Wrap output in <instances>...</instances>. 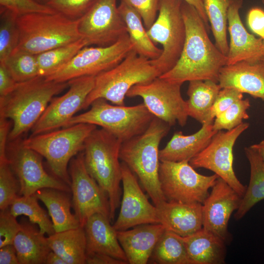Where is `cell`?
<instances>
[{
	"instance_id": "obj_41",
	"label": "cell",
	"mask_w": 264,
	"mask_h": 264,
	"mask_svg": "<svg viewBox=\"0 0 264 264\" xmlns=\"http://www.w3.org/2000/svg\"><path fill=\"white\" fill-rule=\"evenodd\" d=\"M0 8L8 10L18 16L32 13L57 12L46 4L36 0H0Z\"/></svg>"
},
{
	"instance_id": "obj_19",
	"label": "cell",
	"mask_w": 264,
	"mask_h": 264,
	"mask_svg": "<svg viewBox=\"0 0 264 264\" xmlns=\"http://www.w3.org/2000/svg\"><path fill=\"white\" fill-rule=\"evenodd\" d=\"M242 197L219 177L202 204V228L225 242L229 235L228 224L230 217L240 206Z\"/></svg>"
},
{
	"instance_id": "obj_44",
	"label": "cell",
	"mask_w": 264,
	"mask_h": 264,
	"mask_svg": "<svg viewBox=\"0 0 264 264\" xmlns=\"http://www.w3.org/2000/svg\"><path fill=\"white\" fill-rule=\"evenodd\" d=\"M242 99L243 93L240 91L233 88H221L211 109L207 122H213L217 116Z\"/></svg>"
},
{
	"instance_id": "obj_58",
	"label": "cell",
	"mask_w": 264,
	"mask_h": 264,
	"mask_svg": "<svg viewBox=\"0 0 264 264\" xmlns=\"http://www.w3.org/2000/svg\"><path fill=\"white\" fill-rule=\"evenodd\" d=\"M36 0L38 1V0Z\"/></svg>"
},
{
	"instance_id": "obj_9",
	"label": "cell",
	"mask_w": 264,
	"mask_h": 264,
	"mask_svg": "<svg viewBox=\"0 0 264 264\" xmlns=\"http://www.w3.org/2000/svg\"><path fill=\"white\" fill-rule=\"evenodd\" d=\"M182 0H160L158 14L147 33L162 52L151 62L161 75L176 65L182 51L186 37V27L181 12Z\"/></svg>"
},
{
	"instance_id": "obj_31",
	"label": "cell",
	"mask_w": 264,
	"mask_h": 264,
	"mask_svg": "<svg viewBox=\"0 0 264 264\" xmlns=\"http://www.w3.org/2000/svg\"><path fill=\"white\" fill-rule=\"evenodd\" d=\"M119 11L125 22L134 50L140 56L149 60L160 56L162 50L157 47L149 37L141 17L132 7L120 1Z\"/></svg>"
},
{
	"instance_id": "obj_43",
	"label": "cell",
	"mask_w": 264,
	"mask_h": 264,
	"mask_svg": "<svg viewBox=\"0 0 264 264\" xmlns=\"http://www.w3.org/2000/svg\"><path fill=\"white\" fill-rule=\"evenodd\" d=\"M134 10L141 17L147 30L157 18L160 0H120Z\"/></svg>"
},
{
	"instance_id": "obj_40",
	"label": "cell",
	"mask_w": 264,
	"mask_h": 264,
	"mask_svg": "<svg viewBox=\"0 0 264 264\" xmlns=\"http://www.w3.org/2000/svg\"><path fill=\"white\" fill-rule=\"evenodd\" d=\"M19 182L13 172L8 160L0 162V209L9 208L20 196Z\"/></svg>"
},
{
	"instance_id": "obj_22",
	"label": "cell",
	"mask_w": 264,
	"mask_h": 264,
	"mask_svg": "<svg viewBox=\"0 0 264 264\" xmlns=\"http://www.w3.org/2000/svg\"><path fill=\"white\" fill-rule=\"evenodd\" d=\"M165 230L161 223H150L139 225L131 230L116 231L128 264H147Z\"/></svg>"
},
{
	"instance_id": "obj_4",
	"label": "cell",
	"mask_w": 264,
	"mask_h": 264,
	"mask_svg": "<svg viewBox=\"0 0 264 264\" xmlns=\"http://www.w3.org/2000/svg\"><path fill=\"white\" fill-rule=\"evenodd\" d=\"M122 143L104 129L96 128L86 140L83 150L87 171L108 196L110 221L120 204L122 169L119 152Z\"/></svg>"
},
{
	"instance_id": "obj_55",
	"label": "cell",
	"mask_w": 264,
	"mask_h": 264,
	"mask_svg": "<svg viewBox=\"0 0 264 264\" xmlns=\"http://www.w3.org/2000/svg\"><path fill=\"white\" fill-rule=\"evenodd\" d=\"M262 2L263 3V4L264 5V0H262Z\"/></svg>"
},
{
	"instance_id": "obj_34",
	"label": "cell",
	"mask_w": 264,
	"mask_h": 264,
	"mask_svg": "<svg viewBox=\"0 0 264 264\" xmlns=\"http://www.w3.org/2000/svg\"><path fill=\"white\" fill-rule=\"evenodd\" d=\"M205 11L215 40V45L224 55H227L228 11L233 0H202Z\"/></svg>"
},
{
	"instance_id": "obj_10",
	"label": "cell",
	"mask_w": 264,
	"mask_h": 264,
	"mask_svg": "<svg viewBox=\"0 0 264 264\" xmlns=\"http://www.w3.org/2000/svg\"><path fill=\"white\" fill-rule=\"evenodd\" d=\"M219 176L198 173L187 160L161 161L159 178L167 201L203 204Z\"/></svg>"
},
{
	"instance_id": "obj_21",
	"label": "cell",
	"mask_w": 264,
	"mask_h": 264,
	"mask_svg": "<svg viewBox=\"0 0 264 264\" xmlns=\"http://www.w3.org/2000/svg\"><path fill=\"white\" fill-rule=\"evenodd\" d=\"M218 84L221 88H233L264 101V60L224 66L220 70Z\"/></svg>"
},
{
	"instance_id": "obj_17",
	"label": "cell",
	"mask_w": 264,
	"mask_h": 264,
	"mask_svg": "<svg viewBox=\"0 0 264 264\" xmlns=\"http://www.w3.org/2000/svg\"><path fill=\"white\" fill-rule=\"evenodd\" d=\"M69 89L64 95L53 97L31 130L32 135L66 127L75 113L82 110L93 89L95 76H85L68 81Z\"/></svg>"
},
{
	"instance_id": "obj_50",
	"label": "cell",
	"mask_w": 264,
	"mask_h": 264,
	"mask_svg": "<svg viewBox=\"0 0 264 264\" xmlns=\"http://www.w3.org/2000/svg\"><path fill=\"white\" fill-rule=\"evenodd\" d=\"M0 264H20L16 249L13 244L0 248Z\"/></svg>"
},
{
	"instance_id": "obj_16",
	"label": "cell",
	"mask_w": 264,
	"mask_h": 264,
	"mask_svg": "<svg viewBox=\"0 0 264 264\" xmlns=\"http://www.w3.org/2000/svg\"><path fill=\"white\" fill-rule=\"evenodd\" d=\"M78 30L88 46L110 45L127 34L117 0H95L79 18Z\"/></svg>"
},
{
	"instance_id": "obj_49",
	"label": "cell",
	"mask_w": 264,
	"mask_h": 264,
	"mask_svg": "<svg viewBox=\"0 0 264 264\" xmlns=\"http://www.w3.org/2000/svg\"><path fill=\"white\" fill-rule=\"evenodd\" d=\"M86 264H126L127 262L109 255L101 253L86 255Z\"/></svg>"
},
{
	"instance_id": "obj_1",
	"label": "cell",
	"mask_w": 264,
	"mask_h": 264,
	"mask_svg": "<svg viewBox=\"0 0 264 264\" xmlns=\"http://www.w3.org/2000/svg\"><path fill=\"white\" fill-rule=\"evenodd\" d=\"M181 12L186 27L182 51L173 68L160 77L182 84L196 80L218 83L220 70L226 65L227 56L210 40L206 25L193 5L182 0Z\"/></svg>"
},
{
	"instance_id": "obj_52",
	"label": "cell",
	"mask_w": 264,
	"mask_h": 264,
	"mask_svg": "<svg viewBox=\"0 0 264 264\" xmlns=\"http://www.w3.org/2000/svg\"><path fill=\"white\" fill-rule=\"evenodd\" d=\"M45 264H67L60 256L51 250L46 257Z\"/></svg>"
},
{
	"instance_id": "obj_13",
	"label": "cell",
	"mask_w": 264,
	"mask_h": 264,
	"mask_svg": "<svg viewBox=\"0 0 264 264\" xmlns=\"http://www.w3.org/2000/svg\"><path fill=\"white\" fill-rule=\"evenodd\" d=\"M249 126V123L242 122L231 130L217 132L207 146L189 161L194 168H202L214 172L242 197L246 187L234 172L233 150L237 139Z\"/></svg>"
},
{
	"instance_id": "obj_38",
	"label": "cell",
	"mask_w": 264,
	"mask_h": 264,
	"mask_svg": "<svg viewBox=\"0 0 264 264\" xmlns=\"http://www.w3.org/2000/svg\"><path fill=\"white\" fill-rule=\"evenodd\" d=\"M16 14L0 8V63L18 48L20 33Z\"/></svg>"
},
{
	"instance_id": "obj_11",
	"label": "cell",
	"mask_w": 264,
	"mask_h": 264,
	"mask_svg": "<svg viewBox=\"0 0 264 264\" xmlns=\"http://www.w3.org/2000/svg\"><path fill=\"white\" fill-rule=\"evenodd\" d=\"M134 48L127 34L106 46H86L47 80L65 82L82 76L96 75L119 64Z\"/></svg>"
},
{
	"instance_id": "obj_32",
	"label": "cell",
	"mask_w": 264,
	"mask_h": 264,
	"mask_svg": "<svg viewBox=\"0 0 264 264\" xmlns=\"http://www.w3.org/2000/svg\"><path fill=\"white\" fill-rule=\"evenodd\" d=\"M249 163L250 176L248 186L234 215L239 220L257 203L264 199V163L259 154L251 146L244 148Z\"/></svg>"
},
{
	"instance_id": "obj_14",
	"label": "cell",
	"mask_w": 264,
	"mask_h": 264,
	"mask_svg": "<svg viewBox=\"0 0 264 264\" xmlns=\"http://www.w3.org/2000/svg\"><path fill=\"white\" fill-rule=\"evenodd\" d=\"M68 172L71 180L72 206L80 225L84 227L88 219L96 214H102L110 220L108 196L87 171L83 152L71 160Z\"/></svg>"
},
{
	"instance_id": "obj_39",
	"label": "cell",
	"mask_w": 264,
	"mask_h": 264,
	"mask_svg": "<svg viewBox=\"0 0 264 264\" xmlns=\"http://www.w3.org/2000/svg\"><path fill=\"white\" fill-rule=\"evenodd\" d=\"M250 107L248 99L240 100L222 112L214 120L213 127L216 131L231 130L249 118L247 110Z\"/></svg>"
},
{
	"instance_id": "obj_37",
	"label": "cell",
	"mask_w": 264,
	"mask_h": 264,
	"mask_svg": "<svg viewBox=\"0 0 264 264\" xmlns=\"http://www.w3.org/2000/svg\"><path fill=\"white\" fill-rule=\"evenodd\" d=\"M4 64L17 83L23 82L39 76L37 55L16 49Z\"/></svg>"
},
{
	"instance_id": "obj_56",
	"label": "cell",
	"mask_w": 264,
	"mask_h": 264,
	"mask_svg": "<svg viewBox=\"0 0 264 264\" xmlns=\"http://www.w3.org/2000/svg\"><path fill=\"white\" fill-rule=\"evenodd\" d=\"M262 59H263L264 60V57L262 58Z\"/></svg>"
},
{
	"instance_id": "obj_6",
	"label": "cell",
	"mask_w": 264,
	"mask_h": 264,
	"mask_svg": "<svg viewBox=\"0 0 264 264\" xmlns=\"http://www.w3.org/2000/svg\"><path fill=\"white\" fill-rule=\"evenodd\" d=\"M79 19L74 20L56 12L32 13L18 16L20 40L17 48L38 55L82 38Z\"/></svg>"
},
{
	"instance_id": "obj_36",
	"label": "cell",
	"mask_w": 264,
	"mask_h": 264,
	"mask_svg": "<svg viewBox=\"0 0 264 264\" xmlns=\"http://www.w3.org/2000/svg\"><path fill=\"white\" fill-rule=\"evenodd\" d=\"M35 194L29 196H19L9 207L10 213L15 217L21 215L27 217L30 222L38 225L40 231L50 236L55 233L52 220L47 212L38 202Z\"/></svg>"
},
{
	"instance_id": "obj_29",
	"label": "cell",
	"mask_w": 264,
	"mask_h": 264,
	"mask_svg": "<svg viewBox=\"0 0 264 264\" xmlns=\"http://www.w3.org/2000/svg\"><path fill=\"white\" fill-rule=\"evenodd\" d=\"M52 251L67 264H85L87 240L84 227L55 233L47 238Z\"/></svg>"
},
{
	"instance_id": "obj_57",
	"label": "cell",
	"mask_w": 264,
	"mask_h": 264,
	"mask_svg": "<svg viewBox=\"0 0 264 264\" xmlns=\"http://www.w3.org/2000/svg\"><path fill=\"white\" fill-rule=\"evenodd\" d=\"M263 43H264V41H263Z\"/></svg>"
},
{
	"instance_id": "obj_3",
	"label": "cell",
	"mask_w": 264,
	"mask_h": 264,
	"mask_svg": "<svg viewBox=\"0 0 264 264\" xmlns=\"http://www.w3.org/2000/svg\"><path fill=\"white\" fill-rule=\"evenodd\" d=\"M170 128L154 117L143 132L123 142L120 149V159L139 178L156 207L166 201L159 178V147Z\"/></svg>"
},
{
	"instance_id": "obj_18",
	"label": "cell",
	"mask_w": 264,
	"mask_h": 264,
	"mask_svg": "<svg viewBox=\"0 0 264 264\" xmlns=\"http://www.w3.org/2000/svg\"><path fill=\"white\" fill-rule=\"evenodd\" d=\"M121 169L123 192L120 212L113 225L115 230H126L139 225L159 223L157 208L149 201L137 176L122 162Z\"/></svg>"
},
{
	"instance_id": "obj_46",
	"label": "cell",
	"mask_w": 264,
	"mask_h": 264,
	"mask_svg": "<svg viewBox=\"0 0 264 264\" xmlns=\"http://www.w3.org/2000/svg\"><path fill=\"white\" fill-rule=\"evenodd\" d=\"M247 22L252 31L264 41V10L255 7L247 15Z\"/></svg>"
},
{
	"instance_id": "obj_8",
	"label": "cell",
	"mask_w": 264,
	"mask_h": 264,
	"mask_svg": "<svg viewBox=\"0 0 264 264\" xmlns=\"http://www.w3.org/2000/svg\"><path fill=\"white\" fill-rule=\"evenodd\" d=\"M107 101L103 98L95 100L88 110L74 115L66 127L78 123L99 126L123 143L143 132L154 117L143 103L126 106Z\"/></svg>"
},
{
	"instance_id": "obj_20",
	"label": "cell",
	"mask_w": 264,
	"mask_h": 264,
	"mask_svg": "<svg viewBox=\"0 0 264 264\" xmlns=\"http://www.w3.org/2000/svg\"><path fill=\"white\" fill-rule=\"evenodd\" d=\"M242 0H233L228 11V31L230 36L226 65L242 61H255L264 57L263 40L248 32L240 18Z\"/></svg>"
},
{
	"instance_id": "obj_51",
	"label": "cell",
	"mask_w": 264,
	"mask_h": 264,
	"mask_svg": "<svg viewBox=\"0 0 264 264\" xmlns=\"http://www.w3.org/2000/svg\"><path fill=\"white\" fill-rule=\"evenodd\" d=\"M193 5L198 11L203 20L205 24L209 29L208 19L206 15L202 0H182Z\"/></svg>"
},
{
	"instance_id": "obj_35",
	"label": "cell",
	"mask_w": 264,
	"mask_h": 264,
	"mask_svg": "<svg viewBox=\"0 0 264 264\" xmlns=\"http://www.w3.org/2000/svg\"><path fill=\"white\" fill-rule=\"evenodd\" d=\"M87 42L83 38L37 55L39 76L47 77L68 63Z\"/></svg>"
},
{
	"instance_id": "obj_45",
	"label": "cell",
	"mask_w": 264,
	"mask_h": 264,
	"mask_svg": "<svg viewBox=\"0 0 264 264\" xmlns=\"http://www.w3.org/2000/svg\"><path fill=\"white\" fill-rule=\"evenodd\" d=\"M22 228L16 217L10 212L9 208L0 212V248L13 244L14 240Z\"/></svg>"
},
{
	"instance_id": "obj_12",
	"label": "cell",
	"mask_w": 264,
	"mask_h": 264,
	"mask_svg": "<svg viewBox=\"0 0 264 264\" xmlns=\"http://www.w3.org/2000/svg\"><path fill=\"white\" fill-rule=\"evenodd\" d=\"M181 85L159 76L148 83L133 86L126 96L140 97L155 117L171 127L176 123L182 127L186 124L189 116L187 102L181 94Z\"/></svg>"
},
{
	"instance_id": "obj_7",
	"label": "cell",
	"mask_w": 264,
	"mask_h": 264,
	"mask_svg": "<svg viewBox=\"0 0 264 264\" xmlns=\"http://www.w3.org/2000/svg\"><path fill=\"white\" fill-rule=\"evenodd\" d=\"M161 75L151 60L134 49L117 65L95 76L94 86L82 107L87 109L95 100L103 98L116 105H125L128 91L134 86L148 83Z\"/></svg>"
},
{
	"instance_id": "obj_25",
	"label": "cell",
	"mask_w": 264,
	"mask_h": 264,
	"mask_svg": "<svg viewBox=\"0 0 264 264\" xmlns=\"http://www.w3.org/2000/svg\"><path fill=\"white\" fill-rule=\"evenodd\" d=\"M213 122H206L195 133L184 135L175 132L166 146L159 151L160 161L190 160L203 150L218 131L214 130Z\"/></svg>"
},
{
	"instance_id": "obj_54",
	"label": "cell",
	"mask_w": 264,
	"mask_h": 264,
	"mask_svg": "<svg viewBox=\"0 0 264 264\" xmlns=\"http://www.w3.org/2000/svg\"><path fill=\"white\" fill-rule=\"evenodd\" d=\"M39 1L42 2H44V3H45V2L47 1V0H38ZM43 3V2H42Z\"/></svg>"
},
{
	"instance_id": "obj_27",
	"label": "cell",
	"mask_w": 264,
	"mask_h": 264,
	"mask_svg": "<svg viewBox=\"0 0 264 264\" xmlns=\"http://www.w3.org/2000/svg\"><path fill=\"white\" fill-rule=\"evenodd\" d=\"M192 264H221L225 262V242L202 228L193 234L181 237Z\"/></svg>"
},
{
	"instance_id": "obj_26",
	"label": "cell",
	"mask_w": 264,
	"mask_h": 264,
	"mask_svg": "<svg viewBox=\"0 0 264 264\" xmlns=\"http://www.w3.org/2000/svg\"><path fill=\"white\" fill-rule=\"evenodd\" d=\"M21 224V229L13 242L20 264H45L46 257L51 251L47 238L36 224L24 219Z\"/></svg>"
},
{
	"instance_id": "obj_5",
	"label": "cell",
	"mask_w": 264,
	"mask_h": 264,
	"mask_svg": "<svg viewBox=\"0 0 264 264\" xmlns=\"http://www.w3.org/2000/svg\"><path fill=\"white\" fill-rule=\"evenodd\" d=\"M96 128L93 124L78 123L31 135L22 142L44 157L53 176L70 187L68 164L83 151L86 140Z\"/></svg>"
},
{
	"instance_id": "obj_24",
	"label": "cell",
	"mask_w": 264,
	"mask_h": 264,
	"mask_svg": "<svg viewBox=\"0 0 264 264\" xmlns=\"http://www.w3.org/2000/svg\"><path fill=\"white\" fill-rule=\"evenodd\" d=\"M84 228L87 240L86 255L104 254L128 264L116 231L108 218L102 214H94L88 219Z\"/></svg>"
},
{
	"instance_id": "obj_30",
	"label": "cell",
	"mask_w": 264,
	"mask_h": 264,
	"mask_svg": "<svg viewBox=\"0 0 264 264\" xmlns=\"http://www.w3.org/2000/svg\"><path fill=\"white\" fill-rule=\"evenodd\" d=\"M186 100L188 116L201 124L207 122L209 113L221 89L218 83L210 80L189 82Z\"/></svg>"
},
{
	"instance_id": "obj_28",
	"label": "cell",
	"mask_w": 264,
	"mask_h": 264,
	"mask_svg": "<svg viewBox=\"0 0 264 264\" xmlns=\"http://www.w3.org/2000/svg\"><path fill=\"white\" fill-rule=\"evenodd\" d=\"M68 193L52 188L41 189L35 193L47 209L55 233L81 226L75 215L71 212L72 200Z\"/></svg>"
},
{
	"instance_id": "obj_47",
	"label": "cell",
	"mask_w": 264,
	"mask_h": 264,
	"mask_svg": "<svg viewBox=\"0 0 264 264\" xmlns=\"http://www.w3.org/2000/svg\"><path fill=\"white\" fill-rule=\"evenodd\" d=\"M12 121L0 117V162L8 160L7 157V142L12 128Z\"/></svg>"
},
{
	"instance_id": "obj_15",
	"label": "cell",
	"mask_w": 264,
	"mask_h": 264,
	"mask_svg": "<svg viewBox=\"0 0 264 264\" xmlns=\"http://www.w3.org/2000/svg\"><path fill=\"white\" fill-rule=\"evenodd\" d=\"M18 140L10 142L12 144L7 146L6 154L20 183V196H29L43 188L71 192L70 186L45 171L40 154L24 146Z\"/></svg>"
},
{
	"instance_id": "obj_42",
	"label": "cell",
	"mask_w": 264,
	"mask_h": 264,
	"mask_svg": "<svg viewBox=\"0 0 264 264\" xmlns=\"http://www.w3.org/2000/svg\"><path fill=\"white\" fill-rule=\"evenodd\" d=\"M95 0H47L45 4L56 12L72 19L80 18Z\"/></svg>"
},
{
	"instance_id": "obj_23",
	"label": "cell",
	"mask_w": 264,
	"mask_h": 264,
	"mask_svg": "<svg viewBox=\"0 0 264 264\" xmlns=\"http://www.w3.org/2000/svg\"><path fill=\"white\" fill-rule=\"evenodd\" d=\"M159 223L181 237L202 228V204L166 201L156 207Z\"/></svg>"
},
{
	"instance_id": "obj_2",
	"label": "cell",
	"mask_w": 264,
	"mask_h": 264,
	"mask_svg": "<svg viewBox=\"0 0 264 264\" xmlns=\"http://www.w3.org/2000/svg\"><path fill=\"white\" fill-rule=\"evenodd\" d=\"M67 87L68 82H58L38 76L17 83L10 93L0 97V117L12 123L8 141L19 139L31 129L53 97Z\"/></svg>"
},
{
	"instance_id": "obj_48",
	"label": "cell",
	"mask_w": 264,
	"mask_h": 264,
	"mask_svg": "<svg viewBox=\"0 0 264 264\" xmlns=\"http://www.w3.org/2000/svg\"><path fill=\"white\" fill-rule=\"evenodd\" d=\"M17 83L5 66L0 64V97L10 93Z\"/></svg>"
},
{
	"instance_id": "obj_33",
	"label": "cell",
	"mask_w": 264,
	"mask_h": 264,
	"mask_svg": "<svg viewBox=\"0 0 264 264\" xmlns=\"http://www.w3.org/2000/svg\"><path fill=\"white\" fill-rule=\"evenodd\" d=\"M157 264H192L182 237L165 230L150 260Z\"/></svg>"
},
{
	"instance_id": "obj_53",
	"label": "cell",
	"mask_w": 264,
	"mask_h": 264,
	"mask_svg": "<svg viewBox=\"0 0 264 264\" xmlns=\"http://www.w3.org/2000/svg\"><path fill=\"white\" fill-rule=\"evenodd\" d=\"M250 146L259 154L264 163V140Z\"/></svg>"
}]
</instances>
